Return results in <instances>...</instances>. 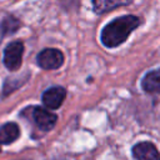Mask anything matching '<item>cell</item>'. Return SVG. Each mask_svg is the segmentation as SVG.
Segmentation results:
<instances>
[{
    "mask_svg": "<svg viewBox=\"0 0 160 160\" xmlns=\"http://www.w3.org/2000/svg\"><path fill=\"white\" fill-rule=\"evenodd\" d=\"M140 25V19L134 15H125L109 22L101 31V41L108 48L122 44L128 36Z\"/></svg>",
    "mask_w": 160,
    "mask_h": 160,
    "instance_id": "cell-1",
    "label": "cell"
},
{
    "mask_svg": "<svg viewBox=\"0 0 160 160\" xmlns=\"http://www.w3.org/2000/svg\"><path fill=\"white\" fill-rule=\"evenodd\" d=\"M22 52H24L22 42L20 41L10 42L5 48V51H4V65L11 71L18 70L21 65Z\"/></svg>",
    "mask_w": 160,
    "mask_h": 160,
    "instance_id": "cell-2",
    "label": "cell"
},
{
    "mask_svg": "<svg viewBox=\"0 0 160 160\" xmlns=\"http://www.w3.org/2000/svg\"><path fill=\"white\" fill-rule=\"evenodd\" d=\"M64 62V55L58 49H44L38 55V64L45 70H55L60 68Z\"/></svg>",
    "mask_w": 160,
    "mask_h": 160,
    "instance_id": "cell-3",
    "label": "cell"
},
{
    "mask_svg": "<svg viewBox=\"0 0 160 160\" xmlns=\"http://www.w3.org/2000/svg\"><path fill=\"white\" fill-rule=\"evenodd\" d=\"M132 155L136 160H160V154L154 144L149 141L138 142L132 148Z\"/></svg>",
    "mask_w": 160,
    "mask_h": 160,
    "instance_id": "cell-4",
    "label": "cell"
},
{
    "mask_svg": "<svg viewBox=\"0 0 160 160\" xmlns=\"http://www.w3.org/2000/svg\"><path fill=\"white\" fill-rule=\"evenodd\" d=\"M66 91L61 86H54L48 89L42 94V102L49 109H58L65 100Z\"/></svg>",
    "mask_w": 160,
    "mask_h": 160,
    "instance_id": "cell-5",
    "label": "cell"
},
{
    "mask_svg": "<svg viewBox=\"0 0 160 160\" xmlns=\"http://www.w3.org/2000/svg\"><path fill=\"white\" fill-rule=\"evenodd\" d=\"M32 116H34V120H35L36 125L44 131L51 130L55 126L56 120H58L55 114H52L51 111H49L44 108H35L34 112H32Z\"/></svg>",
    "mask_w": 160,
    "mask_h": 160,
    "instance_id": "cell-6",
    "label": "cell"
},
{
    "mask_svg": "<svg viewBox=\"0 0 160 160\" xmlns=\"http://www.w3.org/2000/svg\"><path fill=\"white\" fill-rule=\"evenodd\" d=\"M20 135V129L15 122H6L0 128V144H11Z\"/></svg>",
    "mask_w": 160,
    "mask_h": 160,
    "instance_id": "cell-7",
    "label": "cell"
},
{
    "mask_svg": "<svg viewBox=\"0 0 160 160\" xmlns=\"http://www.w3.org/2000/svg\"><path fill=\"white\" fill-rule=\"evenodd\" d=\"M141 86L146 92L160 91V69L148 72L141 81Z\"/></svg>",
    "mask_w": 160,
    "mask_h": 160,
    "instance_id": "cell-8",
    "label": "cell"
},
{
    "mask_svg": "<svg viewBox=\"0 0 160 160\" xmlns=\"http://www.w3.org/2000/svg\"><path fill=\"white\" fill-rule=\"evenodd\" d=\"M131 0H92V5H94V10L98 14H102L106 11H110L115 8L119 6H124L130 4Z\"/></svg>",
    "mask_w": 160,
    "mask_h": 160,
    "instance_id": "cell-9",
    "label": "cell"
},
{
    "mask_svg": "<svg viewBox=\"0 0 160 160\" xmlns=\"http://www.w3.org/2000/svg\"><path fill=\"white\" fill-rule=\"evenodd\" d=\"M18 26H19V22H18L16 19H8V20H5L4 24H2V29H4V31H5V30H10V32L16 31Z\"/></svg>",
    "mask_w": 160,
    "mask_h": 160,
    "instance_id": "cell-10",
    "label": "cell"
},
{
    "mask_svg": "<svg viewBox=\"0 0 160 160\" xmlns=\"http://www.w3.org/2000/svg\"><path fill=\"white\" fill-rule=\"evenodd\" d=\"M0 151H1V148H0Z\"/></svg>",
    "mask_w": 160,
    "mask_h": 160,
    "instance_id": "cell-11",
    "label": "cell"
}]
</instances>
